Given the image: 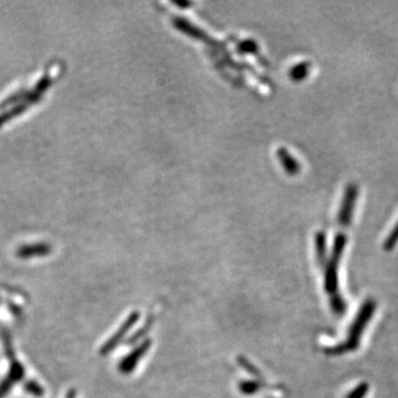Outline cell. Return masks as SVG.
<instances>
[{"label": "cell", "mask_w": 398, "mask_h": 398, "mask_svg": "<svg viewBox=\"0 0 398 398\" xmlns=\"http://www.w3.org/2000/svg\"><path fill=\"white\" fill-rule=\"evenodd\" d=\"M316 253H318V258L322 260L325 253V236L323 233H318L316 235Z\"/></svg>", "instance_id": "8"}, {"label": "cell", "mask_w": 398, "mask_h": 398, "mask_svg": "<svg viewBox=\"0 0 398 398\" xmlns=\"http://www.w3.org/2000/svg\"><path fill=\"white\" fill-rule=\"evenodd\" d=\"M398 242V223L396 224L395 227H394L393 230L388 235V239H386V242L384 244L385 250H390L393 249L395 247V244Z\"/></svg>", "instance_id": "6"}, {"label": "cell", "mask_w": 398, "mask_h": 398, "mask_svg": "<svg viewBox=\"0 0 398 398\" xmlns=\"http://www.w3.org/2000/svg\"><path fill=\"white\" fill-rule=\"evenodd\" d=\"M375 310H377V302L372 299L366 300L364 305L361 307L356 318H355L351 327H350L347 341H346L345 344L341 346L340 349L334 350V353L357 349V346L360 344L362 333L364 332V329H365L366 325H368V322L373 316Z\"/></svg>", "instance_id": "1"}, {"label": "cell", "mask_w": 398, "mask_h": 398, "mask_svg": "<svg viewBox=\"0 0 398 398\" xmlns=\"http://www.w3.org/2000/svg\"><path fill=\"white\" fill-rule=\"evenodd\" d=\"M368 392V383H361L357 388L352 390L351 393L346 398H364Z\"/></svg>", "instance_id": "7"}, {"label": "cell", "mask_w": 398, "mask_h": 398, "mask_svg": "<svg viewBox=\"0 0 398 398\" xmlns=\"http://www.w3.org/2000/svg\"><path fill=\"white\" fill-rule=\"evenodd\" d=\"M51 251V247L48 244H25L18 249L17 255L21 258H29L33 255H47Z\"/></svg>", "instance_id": "3"}, {"label": "cell", "mask_w": 398, "mask_h": 398, "mask_svg": "<svg viewBox=\"0 0 398 398\" xmlns=\"http://www.w3.org/2000/svg\"><path fill=\"white\" fill-rule=\"evenodd\" d=\"M356 198V185H349L347 188H346L343 203H342L340 215H338V220H340V225L342 226V227H346V226H349L350 223H351L352 215H353V209H354L355 207Z\"/></svg>", "instance_id": "2"}, {"label": "cell", "mask_w": 398, "mask_h": 398, "mask_svg": "<svg viewBox=\"0 0 398 398\" xmlns=\"http://www.w3.org/2000/svg\"><path fill=\"white\" fill-rule=\"evenodd\" d=\"M29 105H30V103L22 101L20 102L19 105H16V107H12L10 110L1 114V116H0V127H1L3 123H6V122L11 120V118H15V116H19L20 113L24 112Z\"/></svg>", "instance_id": "4"}, {"label": "cell", "mask_w": 398, "mask_h": 398, "mask_svg": "<svg viewBox=\"0 0 398 398\" xmlns=\"http://www.w3.org/2000/svg\"><path fill=\"white\" fill-rule=\"evenodd\" d=\"M50 83H51V78L49 77V75H44L42 79L39 80L38 83H37L33 91L42 96V92L49 87Z\"/></svg>", "instance_id": "9"}, {"label": "cell", "mask_w": 398, "mask_h": 398, "mask_svg": "<svg viewBox=\"0 0 398 398\" xmlns=\"http://www.w3.org/2000/svg\"><path fill=\"white\" fill-rule=\"evenodd\" d=\"M28 93H29V91L26 90V89L16 91L15 93L11 94L8 98H6L3 102H0V107H9V105H12V103H17L18 101L22 102L27 98Z\"/></svg>", "instance_id": "5"}, {"label": "cell", "mask_w": 398, "mask_h": 398, "mask_svg": "<svg viewBox=\"0 0 398 398\" xmlns=\"http://www.w3.org/2000/svg\"><path fill=\"white\" fill-rule=\"evenodd\" d=\"M307 68H308V64H300V66H298V71L293 72V77L298 78V79L302 78L307 73Z\"/></svg>", "instance_id": "10"}]
</instances>
